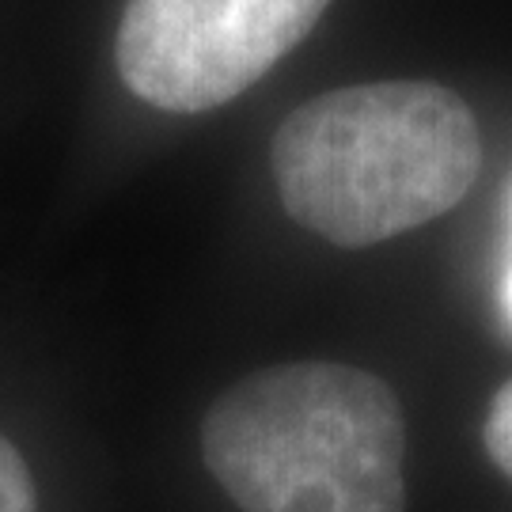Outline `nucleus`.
Here are the masks:
<instances>
[{
	"label": "nucleus",
	"instance_id": "nucleus-1",
	"mask_svg": "<svg viewBox=\"0 0 512 512\" xmlns=\"http://www.w3.org/2000/svg\"><path fill=\"white\" fill-rule=\"evenodd\" d=\"M285 213L334 247H372L456 209L482 171V133L437 80H376L296 107L270 145Z\"/></svg>",
	"mask_w": 512,
	"mask_h": 512
},
{
	"label": "nucleus",
	"instance_id": "nucleus-2",
	"mask_svg": "<svg viewBox=\"0 0 512 512\" xmlns=\"http://www.w3.org/2000/svg\"><path fill=\"white\" fill-rule=\"evenodd\" d=\"M202 459L243 512H406V418L365 368L293 361L209 406Z\"/></svg>",
	"mask_w": 512,
	"mask_h": 512
},
{
	"label": "nucleus",
	"instance_id": "nucleus-3",
	"mask_svg": "<svg viewBox=\"0 0 512 512\" xmlns=\"http://www.w3.org/2000/svg\"><path fill=\"white\" fill-rule=\"evenodd\" d=\"M330 0H126L118 76L148 107H224L300 46Z\"/></svg>",
	"mask_w": 512,
	"mask_h": 512
},
{
	"label": "nucleus",
	"instance_id": "nucleus-4",
	"mask_svg": "<svg viewBox=\"0 0 512 512\" xmlns=\"http://www.w3.org/2000/svg\"><path fill=\"white\" fill-rule=\"evenodd\" d=\"M0 512H38L31 467L8 437H0Z\"/></svg>",
	"mask_w": 512,
	"mask_h": 512
},
{
	"label": "nucleus",
	"instance_id": "nucleus-5",
	"mask_svg": "<svg viewBox=\"0 0 512 512\" xmlns=\"http://www.w3.org/2000/svg\"><path fill=\"white\" fill-rule=\"evenodd\" d=\"M482 444H486V452H490L497 471L505 478H512V380L501 384V391H497L490 410H486Z\"/></svg>",
	"mask_w": 512,
	"mask_h": 512
},
{
	"label": "nucleus",
	"instance_id": "nucleus-6",
	"mask_svg": "<svg viewBox=\"0 0 512 512\" xmlns=\"http://www.w3.org/2000/svg\"><path fill=\"white\" fill-rule=\"evenodd\" d=\"M505 308H509V319H512V258H509V277H505Z\"/></svg>",
	"mask_w": 512,
	"mask_h": 512
}]
</instances>
